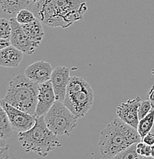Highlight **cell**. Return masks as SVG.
I'll return each mask as SVG.
<instances>
[{"label":"cell","mask_w":154,"mask_h":159,"mask_svg":"<svg viewBox=\"0 0 154 159\" xmlns=\"http://www.w3.org/2000/svg\"><path fill=\"white\" fill-rule=\"evenodd\" d=\"M31 6L35 17L51 28H68L87 11L86 0H39Z\"/></svg>","instance_id":"cell-1"},{"label":"cell","mask_w":154,"mask_h":159,"mask_svg":"<svg viewBox=\"0 0 154 159\" xmlns=\"http://www.w3.org/2000/svg\"><path fill=\"white\" fill-rule=\"evenodd\" d=\"M141 141L137 129L117 118L103 129L98 145L100 155L104 158H114L124 149Z\"/></svg>","instance_id":"cell-2"},{"label":"cell","mask_w":154,"mask_h":159,"mask_svg":"<svg viewBox=\"0 0 154 159\" xmlns=\"http://www.w3.org/2000/svg\"><path fill=\"white\" fill-rule=\"evenodd\" d=\"M19 141L26 152H35L46 157L54 149L62 146L58 135L48 128L44 116L36 117L35 123L30 129L19 132Z\"/></svg>","instance_id":"cell-3"},{"label":"cell","mask_w":154,"mask_h":159,"mask_svg":"<svg viewBox=\"0 0 154 159\" xmlns=\"http://www.w3.org/2000/svg\"><path fill=\"white\" fill-rule=\"evenodd\" d=\"M39 92V84L31 80L25 74H19L10 81L2 99L35 116Z\"/></svg>","instance_id":"cell-4"},{"label":"cell","mask_w":154,"mask_h":159,"mask_svg":"<svg viewBox=\"0 0 154 159\" xmlns=\"http://www.w3.org/2000/svg\"><path fill=\"white\" fill-rule=\"evenodd\" d=\"M46 125L51 132L58 135H70L77 127L78 117L76 116L62 101L56 100L44 115Z\"/></svg>","instance_id":"cell-5"},{"label":"cell","mask_w":154,"mask_h":159,"mask_svg":"<svg viewBox=\"0 0 154 159\" xmlns=\"http://www.w3.org/2000/svg\"><path fill=\"white\" fill-rule=\"evenodd\" d=\"M94 99V91L91 86L89 85L83 90L66 94L63 102L76 116L81 119L85 116L92 107Z\"/></svg>","instance_id":"cell-6"},{"label":"cell","mask_w":154,"mask_h":159,"mask_svg":"<svg viewBox=\"0 0 154 159\" xmlns=\"http://www.w3.org/2000/svg\"><path fill=\"white\" fill-rule=\"evenodd\" d=\"M0 106L7 113L12 128L14 131L19 132H26L33 127L35 123V117L13 107L4 99L1 100Z\"/></svg>","instance_id":"cell-7"},{"label":"cell","mask_w":154,"mask_h":159,"mask_svg":"<svg viewBox=\"0 0 154 159\" xmlns=\"http://www.w3.org/2000/svg\"><path fill=\"white\" fill-rule=\"evenodd\" d=\"M9 20H10L12 26V34L10 38L12 45L17 48L23 53L31 55L40 44L31 40L27 35L21 25L18 22L16 19L12 18Z\"/></svg>","instance_id":"cell-8"},{"label":"cell","mask_w":154,"mask_h":159,"mask_svg":"<svg viewBox=\"0 0 154 159\" xmlns=\"http://www.w3.org/2000/svg\"><path fill=\"white\" fill-rule=\"evenodd\" d=\"M70 71L69 67L64 66H58L53 70L50 80L55 93L56 100L64 102L70 80Z\"/></svg>","instance_id":"cell-9"},{"label":"cell","mask_w":154,"mask_h":159,"mask_svg":"<svg viewBox=\"0 0 154 159\" xmlns=\"http://www.w3.org/2000/svg\"><path fill=\"white\" fill-rule=\"evenodd\" d=\"M56 101V96L51 80L39 84L38 103L35 117L44 116Z\"/></svg>","instance_id":"cell-10"},{"label":"cell","mask_w":154,"mask_h":159,"mask_svg":"<svg viewBox=\"0 0 154 159\" xmlns=\"http://www.w3.org/2000/svg\"><path fill=\"white\" fill-rule=\"evenodd\" d=\"M140 102V97H137L135 99H128L127 102H122L117 108V115L118 118L133 128L137 129L140 121L138 109Z\"/></svg>","instance_id":"cell-11"},{"label":"cell","mask_w":154,"mask_h":159,"mask_svg":"<svg viewBox=\"0 0 154 159\" xmlns=\"http://www.w3.org/2000/svg\"><path fill=\"white\" fill-rule=\"evenodd\" d=\"M52 72L51 64L47 61H39L28 66L24 74L32 81L41 84L50 80Z\"/></svg>","instance_id":"cell-12"},{"label":"cell","mask_w":154,"mask_h":159,"mask_svg":"<svg viewBox=\"0 0 154 159\" xmlns=\"http://www.w3.org/2000/svg\"><path fill=\"white\" fill-rule=\"evenodd\" d=\"M23 60V52L13 45L0 51V65L6 67H17Z\"/></svg>","instance_id":"cell-13"},{"label":"cell","mask_w":154,"mask_h":159,"mask_svg":"<svg viewBox=\"0 0 154 159\" xmlns=\"http://www.w3.org/2000/svg\"><path fill=\"white\" fill-rule=\"evenodd\" d=\"M41 23L42 22L40 20L36 18L30 23L21 25L25 32L27 34V35L39 44H41L43 38L45 34Z\"/></svg>","instance_id":"cell-14"},{"label":"cell","mask_w":154,"mask_h":159,"mask_svg":"<svg viewBox=\"0 0 154 159\" xmlns=\"http://www.w3.org/2000/svg\"><path fill=\"white\" fill-rule=\"evenodd\" d=\"M1 8L7 14L17 15L21 10L26 9L31 5L29 0H0Z\"/></svg>","instance_id":"cell-15"},{"label":"cell","mask_w":154,"mask_h":159,"mask_svg":"<svg viewBox=\"0 0 154 159\" xmlns=\"http://www.w3.org/2000/svg\"><path fill=\"white\" fill-rule=\"evenodd\" d=\"M154 127V108L143 119L139 121L137 131L142 139L151 132Z\"/></svg>","instance_id":"cell-16"},{"label":"cell","mask_w":154,"mask_h":159,"mask_svg":"<svg viewBox=\"0 0 154 159\" xmlns=\"http://www.w3.org/2000/svg\"><path fill=\"white\" fill-rule=\"evenodd\" d=\"M13 129L6 111L1 107L0 109V138L7 139L12 135Z\"/></svg>","instance_id":"cell-17"},{"label":"cell","mask_w":154,"mask_h":159,"mask_svg":"<svg viewBox=\"0 0 154 159\" xmlns=\"http://www.w3.org/2000/svg\"><path fill=\"white\" fill-rule=\"evenodd\" d=\"M137 143L132 144L131 145H130V146H128L127 148L124 149L123 151L119 152L117 155H116L115 156H114V158H116V159L117 158V159L145 158L143 156H141V155H140L138 153H137Z\"/></svg>","instance_id":"cell-18"},{"label":"cell","mask_w":154,"mask_h":159,"mask_svg":"<svg viewBox=\"0 0 154 159\" xmlns=\"http://www.w3.org/2000/svg\"><path fill=\"white\" fill-rule=\"evenodd\" d=\"M16 19L21 25H25L31 22L33 20L36 19V17L32 11L24 9L17 13Z\"/></svg>","instance_id":"cell-19"},{"label":"cell","mask_w":154,"mask_h":159,"mask_svg":"<svg viewBox=\"0 0 154 159\" xmlns=\"http://www.w3.org/2000/svg\"><path fill=\"white\" fill-rule=\"evenodd\" d=\"M12 26L10 20L2 18L0 20V39H10Z\"/></svg>","instance_id":"cell-20"},{"label":"cell","mask_w":154,"mask_h":159,"mask_svg":"<svg viewBox=\"0 0 154 159\" xmlns=\"http://www.w3.org/2000/svg\"><path fill=\"white\" fill-rule=\"evenodd\" d=\"M153 109V106H152V103L151 102H150V99H148V100L141 101L140 103V106H139L138 109L139 119H143V117H145Z\"/></svg>","instance_id":"cell-21"},{"label":"cell","mask_w":154,"mask_h":159,"mask_svg":"<svg viewBox=\"0 0 154 159\" xmlns=\"http://www.w3.org/2000/svg\"><path fill=\"white\" fill-rule=\"evenodd\" d=\"M137 151L139 155H141V156H143L145 158L151 157L152 146L144 143L142 141L137 143Z\"/></svg>","instance_id":"cell-22"},{"label":"cell","mask_w":154,"mask_h":159,"mask_svg":"<svg viewBox=\"0 0 154 159\" xmlns=\"http://www.w3.org/2000/svg\"><path fill=\"white\" fill-rule=\"evenodd\" d=\"M9 158V146L4 142V139H1L0 144V159H8Z\"/></svg>","instance_id":"cell-23"},{"label":"cell","mask_w":154,"mask_h":159,"mask_svg":"<svg viewBox=\"0 0 154 159\" xmlns=\"http://www.w3.org/2000/svg\"><path fill=\"white\" fill-rule=\"evenodd\" d=\"M142 142L147 144V145H151V146L154 145V132H152V131L150 132H149L147 135H146L142 139Z\"/></svg>","instance_id":"cell-24"},{"label":"cell","mask_w":154,"mask_h":159,"mask_svg":"<svg viewBox=\"0 0 154 159\" xmlns=\"http://www.w3.org/2000/svg\"><path fill=\"white\" fill-rule=\"evenodd\" d=\"M12 45L11 40L10 39H0V48L3 49L6 47Z\"/></svg>","instance_id":"cell-25"},{"label":"cell","mask_w":154,"mask_h":159,"mask_svg":"<svg viewBox=\"0 0 154 159\" xmlns=\"http://www.w3.org/2000/svg\"><path fill=\"white\" fill-rule=\"evenodd\" d=\"M148 96H149V99L150 100V102H151L152 103V106H153V108H154V84L152 86V87L150 88V91H149Z\"/></svg>","instance_id":"cell-26"},{"label":"cell","mask_w":154,"mask_h":159,"mask_svg":"<svg viewBox=\"0 0 154 159\" xmlns=\"http://www.w3.org/2000/svg\"><path fill=\"white\" fill-rule=\"evenodd\" d=\"M151 157L154 158V145L152 146V153H151Z\"/></svg>","instance_id":"cell-27"},{"label":"cell","mask_w":154,"mask_h":159,"mask_svg":"<svg viewBox=\"0 0 154 159\" xmlns=\"http://www.w3.org/2000/svg\"><path fill=\"white\" fill-rule=\"evenodd\" d=\"M29 1L31 2H35L39 1V0H29Z\"/></svg>","instance_id":"cell-28"},{"label":"cell","mask_w":154,"mask_h":159,"mask_svg":"<svg viewBox=\"0 0 154 159\" xmlns=\"http://www.w3.org/2000/svg\"><path fill=\"white\" fill-rule=\"evenodd\" d=\"M152 132H154V130H153V131H152Z\"/></svg>","instance_id":"cell-29"},{"label":"cell","mask_w":154,"mask_h":159,"mask_svg":"<svg viewBox=\"0 0 154 159\" xmlns=\"http://www.w3.org/2000/svg\"><path fill=\"white\" fill-rule=\"evenodd\" d=\"M153 130H154V127H153Z\"/></svg>","instance_id":"cell-30"}]
</instances>
